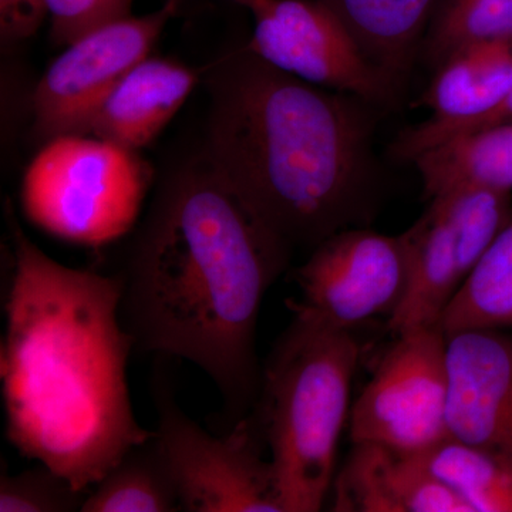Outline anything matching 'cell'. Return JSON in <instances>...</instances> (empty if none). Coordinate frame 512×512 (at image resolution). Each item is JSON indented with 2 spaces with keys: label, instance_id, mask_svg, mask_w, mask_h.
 Segmentation results:
<instances>
[{
  "label": "cell",
  "instance_id": "obj_1",
  "mask_svg": "<svg viewBox=\"0 0 512 512\" xmlns=\"http://www.w3.org/2000/svg\"><path fill=\"white\" fill-rule=\"evenodd\" d=\"M292 251L201 153L160 185L120 274L137 348L204 370L227 431L258 399L259 312Z\"/></svg>",
  "mask_w": 512,
  "mask_h": 512
},
{
  "label": "cell",
  "instance_id": "obj_2",
  "mask_svg": "<svg viewBox=\"0 0 512 512\" xmlns=\"http://www.w3.org/2000/svg\"><path fill=\"white\" fill-rule=\"evenodd\" d=\"M13 269L5 301L6 436L22 456L94 485L154 431L138 424L127 383L136 346L120 315V275L47 256L9 212Z\"/></svg>",
  "mask_w": 512,
  "mask_h": 512
},
{
  "label": "cell",
  "instance_id": "obj_3",
  "mask_svg": "<svg viewBox=\"0 0 512 512\" xmlns=\"http://www.w3.org/2000/svg\"><path fill=\"white\" fill-rule=\"evenodd\" d=\"M202 153L292 248L369 227L382 200V110L276 69L247 47L214 64Z\"/></svg>",
  "mask_w": 512,
  "mask_h": 512
},
{
  "label": "cell",
  "instance_id": "obj_4",
  "mask_svg": "<svg viewBox=\"0 0 512 512\" xmlns=\"http://www.w3.org/2000/svg\"><path fill=\"white\" fill-rule=\"evenodd\" d=\"M288 306L292 322L266 357L249 413L271 451L284 512H318L332 490L360 345L353 332Z\"/></svg>",
  "mask_w": 512,
  "mask_h": 512
},
{
  "label": "cell",
  "instance_id": "obj_5",
  "mask_svg": "<svg viewBox=\"0 0 512 512\" xmlns=\"http://www.w3.org/2000/svg\"><path fill=\"white\" fill-rule=\"evenodd\" d=\"M151 170L137 151L67 134L43 144L20 190L23 212L47 234L99 248L124 237L140 217Z\"/></svg>",
  "mask_w": 512,
  "mask_h": 512
},
{
  "label": "cell",
  "instance_id": "obj_6",
  "mask_svg": "<svg viewBox=\"0 0 512 512\" xmlns=\"http://www.w3.org/2000/svg\"><path fill=\"white\" fill-rule=\"evenodd\" d=\"M154 376L158 451L173 478L181 511L284 512L266 441L252 413L224 436L202 430L175 402L164 369Z\"/></svg>",
  "mask_w": 512,
  "mask_h": 512
},
{
  "label": "cell",
  "instance_id": "obj_7",
  "mask_svg": "<svg viewBox=\"0 0 512 512\" xmlns=\"http://www.w3.org/2000/svg\"><path fill=\"white\" fill-rule=\"evenodd\" d=\"M352 404V443L420 456L447 439V336L440 325L396 333Z\"/></svg>",
  "mask_w": 512,
  "mask_h": 512
},
{
  "label": "cell",
  "instance_id": "obj_8",
  "mask_svg": "<svg viewBox=\"0 0 512 512\" xmlns=\"http://www.w3.org/2000/svg\"><path fill=\"white\" fill-rule=\"evenodd\" d=\"M512 215L511 192L461 187L430 198L412 225L413 274L402 305L387 320L392 335L440 325L444 312Z\"/></svg>",
  "mask_w": 512,
  "mask_h": 512
},
{
  "label": "cell",
  "instance_id": "obj_9",
  "mask_svg": "<svg viewBox=\"0 0 512 512\" xmlns=\"http://www.w3.org/2000/svg\"><path fill=\"white\" fill-rule=\"evenodd\" d=\"M413 254V227L397 235L343 229L316 245L295 269L301 298L288 302L349 332L372 320L387 322L409 292Z\"/></svg>",
  "mask_w": 512,
  "mask_h": 512
},
{
  "label": "cell",
  "instance_id": "obj_10",
  "mask_svg": "<svg viewBox=\"0 0 512 512\" xmlns=\"http://www.w3.org/2000/svg\"><path fill=\"white\" fill-rule=\"evenodd\" d=\"M247 49L266 63L323 89L393 109L403 84L376 66L320 0H256Z\"/></svg>",
  "mask_w": 512,
  "mask_h": 512
},
{
  "label": "cell",
  "instance_id": "obj_11",
  "mask_svg": "<svg viewBox=\"0 0 512 512\" xmlns=\"http://www.w3.org/2000/svg\"><path fill=\"white\" fill-rule=\"evenodd\" d=\"M170 3L144 16H127L86 33L50 64L33 93V133L43 143L82 133L117 83L150 56L168 20Z\"/></svg>",
  "mask_w": 512,
  "mask_h": 512
},
{
  "label": "cell",
  "instance_id": "obj_12",
  "mask_svg": "<svg viewBox=\"0 0 512 512\" xmlns=\"http://www.w3.org/2000/svg\"><path fill=\"white\" fill-rule=\"evenodd\" d=\"M446 336L448 436L512 470V335L464 329Z\"/></svg>",
  "mask_w": 512,
  "mask_h": 512
},
{
  "label": "cell",
  "instance_id": "obj_13",
  "mask_svg": "<svg viewBox=\"0 0 512 512\" xmlns=\"http://www.w3.org/2000/svg\"><path fill=\"white\" fill-rule=\"evenodd\" d=\"M433 72L419 101V107L430 111L429 119L404 128L390 146V154L404 163L463 136L500 106L512 87V45L461 47Z\"/></svg>",
  "mask_w": 512,
  "mask_h": 512
},
{
  "label": "cell",
  "instance_id": "obj_14",
  "mask_svg": "<svg viewBox=\"0 0 512 512\" xmlns=\"http://www.w3.org/2000/svg\"><path fill=\"white\" fill-rule=\"evenodd\" d=\"M332 490L338 512H471L419 456L375 443H353Z\"/></svg>",
  "mask_w": 512,
  "mask_h": 512
},
{
  "label": "cell",
  "instance_id": "obj_15",
  "mask_svg": "<svg viewBox=\"0 0 512 512\" xmlns=\"http://www.w3.org/2000/svg\"><path fill=\"white\" fill-rule=\"evenodd\" d=\"M197 80L184 64L148 56L104 97L80 134L138 151L170 123Z\"/></svg>",
  "mask_w": 512,
  "mask_h": 512
},
{
  "label": "cell",
  "instance_id": "obj_16",
  "mask_svg": "<svg viewBox=\"0 0 512 512\" xmlns=\"http://www.w3.org/2000/svg\"><path fill=\"white\" fill-rule=\"evenodd\" d=\"M349 29L360 49L400 84L419 59L439 0H320Z\"/></svg>",
  "mask_w": 512,
  "mask_h": 512
},
{
  "label": "cell",
  "instance_id": "obj_17",
  "mask_svg": "<svg viewBox=\"0 0 512 512\" xmlns=\"http://www.w3.org/2000/svg\"><path fill=\"white\" fill-rule=\"evenodd\" d=\"M410 164L427 200L461 187L512 192V121L453 138Z\"/></svg>",
  "mask_w": 512,
  "mask_h": 512
},
{
  "label": "cell",
  "instance_id": "obj_18",
  "mask_svg": "<svg viewBox=\"0 0 512 512\" xmlns=\"http://www.w3.org/2000/svg\"><path fill=\"white\" fill-rule=\"evenodd\" d=\"M446 335L512 329V215L440 320Z\"/></svg>",
  "mask_w": 512,
  "mask_h": 512
},
{
  "label": "cell",
  "instance_id": "obj_19",
  "mask_svg": "<svg viewBox=\"0 0 512 512\" xmlns=\"http://www.w3.org/2000/svg\"><path fill=\"white\" fill-rule=\"evenodd\" d=\"M180 500L154 434L121 458L103 480L94 485L82 512H173Z\"/></svg>",
  "mask_w": 512,
  "mask_h": 512
},
{
  "label": "cell",
  "instance_id": "obj_20",
  "mask_svg": "<svg viewBox=\"0 0 512 512\" xmlns=\"http://www.w3.org/2000/svg\"><path fill=\"white\" fill-rule=\"evenodd\" d=\"M419 457L471 512H512V470L497 458L453 437Z\"/></svg>",
  "mask_w": 512,
  "mask_h": 512
},
{
  "label": "cell",
  "instance_id": "obj_21",
  "mask_svg": "<svg viewBox=\"0 0 512 512\" xmlns=\"http://www.w3.org/2000/svg\"><path fill=\"white\" fill-rule=\"evenodd\" d=\"M484 42L512 45V0H439L419 59L434 69L461 47Z\"/></svg>",
  "mask_w": 512,
  "mask_h": 512
},
{
  "label": "cell",
  "instance_id": "obj_22",
  "mask_svg": "<svg viewBox=\"0 0 512 512\" xmlns=\"http://www.w3.org/2000/svg\"><path fill=\"white\" fill-rule=\"evenodd\" d=\"M90 491H79L67 478L40 464L0 480V512L82 511Z\"/></svg>",
  "mask_w": 512,
  "mask_h": 512
},
{
  "label": "cell",
  "instance_id": "obj_23",
  "mask_svg": "<svg viewBox=\"0 0 512 512\" xmlns=\"http://www.w3.org/2000/svg\"><path fill=\"white\" fill-rule=\"evenodd\" d=\"M50 37L67 46L92 30L131 15L133 0H47Z\"/></svg>",
  "mask_w": 512,
  "mask_h": 512
},
{
  "label": "cell",
  "instance_id": "obj_24",
  "mask_svg": "<svg viewBox=\"0 0 512 512\" xmlns=\"http://www.w3.org/2000/svg\"><path fill=\"white\" fill-rule=\"evenodd\" d=\"M49 18L47 0H0V36L15 43L35 36Z\"/></svg>",
  "mask_w": 512,
  "mask_h": 512
},
{
  "label": "cell",
  "instance_id": "obj_25",
  "mask_svg": "<svg viewBox=\"0 0 512 512\" xmlns=\"http://www.w3.org/2000/svg\"><path fill=\"white\" fill-rule=\"evenodd\" d=\"M507 121H512V87L507 96H505V99L501 101L500 106L493 113L488 114L480 123H477L470 131H467L466 134L483 130L485 127L495 126V124L507 123ZM466 134H463V136H466Z\"/></svg>",
  "mask_w": 512,
  "mask_h": 512
},
{
  "label": "cell",
  "instance_id": "obj_26",
  "mask_svg": "<svg viewBox=\"0 0 512 512\" xmlns=\"http://www.w3.org/2000/svg\"><path fill=\"white\" fill-rule=\"evenodd\" d=\"M165 2L170 3V5H173L178 9L184 0H165ZM232 2L237 3V5L242 6V8L249 10L251 9V6L254 5L256 0H232Z\"/></svg>",
  "mask_w": 512,
  "mask_h": 512
}]
</instances>
